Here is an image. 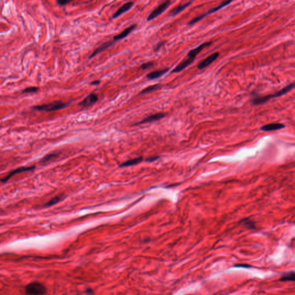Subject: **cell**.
<instances>
[{
  "label": "cell",
  "mask_w": 295,
  "mask_h": 295,
  "mask_svg": "<svg viewBox=\"0 0 295 295\" xmlns=\"http://www.w3.org/2000/svg\"><path fill=\"white\" fill-rule=\"evenodd\" d=\"M136 26H137L136 24H133V25L131 26L130 27H129L128 28H126V29H125L124 31H123L121 34L114 36V38H113V41L115 42V41H117V40H118L122 39L126 37L131 32L134 30V28L136 27Z\"/></svg>",
  "instance_id": "cell-14"
},
{
  "label": "cell",
  "mask_w": 295,
  "mask_h": 295,
  "mask_svg": "<svg viewBox=\"0 0 295 295\" xmlns=\"http://www.w3.org/2000/svg\"><path fill=\"white\" fill-rule=\"evenodd\" d=\"M153 63L152 62H146V63H145V64H143L141 66V69H143V70H145V69H148V68H150L151 67L153 66Z\"/></svg>",
  "instance_id": "cell-25"
},
{
  "label": "cell",
  "mask_w": 295,
  "mask_h": 295,
  "mask_svg": "<svg viewBox=\"0 0 295 295\" xmlns=\"http://www.w3.org/2000/svg\"><path fill=\"white\" fill-rule=\"evenodd\" d=\"M57 156L58 154H57V153H51V154L47 155L45 157L42 159L40 162L42 163H45L46 162L50 161V160H51L52 159L56 158L57 157Z\"/></svg>",
  "instance_id": "cell-23"
},
{
  "label": "cell",
  "mask_w": 295,
  "mask_h": 295,
  "mask_svg": "<svg viewBox=\"0 0 295 295\" xmlns=\"http://www.w3.org/2000/svg\"><path fill=\"white\" fill-rule=\"evenodd\" d=\"M27 295H44L46 292V288L43 284L35 281L28 284L25 288Z\"/></svg>",
  "instance_id": "cell-3"
},
{
  "label": "cell",
  "mask_w": 295,
  "mask_h": 295,
  "mask_svg": "<svg viewBox=\"0 0 295 295\" xmlns=\"http://www.w3.org/2000/svg\"><path fill=\"white\" fill-rule=\"evenodd\" d=\"M98 100V95L95 93H92L88 96H87L80 103H79V106L81 107H88L93 105Z\"/></svg>",
  "instance_id": "cell-7"
},
{
  "label": "cell",
  "mask_w": 295,
  "mask_h": 295,
  "mask_svg": "<svg viewBox=\"0 0 295 295\" xmlns=\"http://www.w3.org/2000/svg\"><path fill=\"white\" fill-rule=\"evenodd\" d=\"M62 195H60V196H56L54 197L53 199H51L48 202L45 203L43 206L44 207H49L54 205L55 204H57V203H58L59 202H60L62 199Z\"/></svg>",
  "instance_id": "cell-20"
},
{
  "label": "cell",
  "mask_w": 295,
  "mask_h": 295,
  "mask_svg": "<svg viewBox=\"0 0 295 295\" xmlns=\"http://www.w3.org/2000/svg\"><path fill=\"white\" fill-rule=\"evenodd\" d=\"M241 222L243 223V224L245 226H246L247 228H248L249 229H255V224L254 222H253L252 220H250L249 219H245L244 220H243L241 221Z\"/></svg>",
  "instance_id": "cell-22"
},
{
  "label": "cell",
  "mask_w": 295,
  "mask_h": 295,
  "mask_svg": "<svg viewBox=\"0 0 295 295\" xmlns=\"http://www.w3.org/2000/svg\"><path fill=\"white\" fill-rule=\"evenodd\" d=\"M100 83V81L95 80L91 82V83H90V84L92 85H97L99 84Z\"/></svg>",
  "instance_id": "cell-30"
},
{
  "label": "cell",
  "mask_w": 295,
  "mask_h": 295,
  "mask_svg": "<svg viewBox=\"0 0 295 295\" xmlns=\"http://www.w3.org/2000/svg\"><path fill=\"white\" fill-rule=\"evenodd\" d=\"M169 70V69L166 68V69H162V70H156L153 71L152 72H150L149 73L146 77L150 80H153V79H156L157 78L161 77L165 73H167Z\"/></svg>",
  "instance_id": "cell-15"
},
{
  "label": "cell",
  "mask_w": 295,
  "mask_h": 295,
  "mask_svg": "<svg viewBox=\"0 0 295 295\" xmlns=\"http://www.w3.org/2000/svg\"><path fill=\"white\" fill-rule=\"evenodd\" d=\"M165 114L164 113H163V112H159V113H156L155 114H153V115H150V116H148L147 117L145 118L142 120L141 121L139 122L136 123V125H138V124H142V123H149V122H154V121H159L160 119H162L164 117H165Z\"/></svg>",
  "instance_id": "cell-11"
},
{
  "label": "cell",
  "mask_w": 295,
  "mask_h": 295,
  "mask_svg": "<svg viewBox=\"0 0 295 295\" xmlns=\"http://www.w3.org/2000/svg\"><path fill=\"white\" fill-rule=\"evenodd\" d=\"M114 41H108L107 42L104 43L103 44H102L101 46H99L98 48H97L95 50V51H93V53L90 55L89 58H92L93 57H95L97 54L100 53V52L103 51L104 50H106L108 47H110L114 43Z\"/></svg>",
  "instance_id": "cell-16"
},
{
  "label": "cell",
  "mask_w": 295,
  "mask_h": 295,
  "mask_svg": "<svg viewBox=\"0 0 295 295\" xmlns=\"http://www.w3.org/2000/svg\"><path fill=\"white\" fill-rule=\"evenodd\" d=\"M212 44V42H209L207 43H203L202 45H199L198 47H197V48H195L194 49H193V50H191L188 54V58H191L192 59H195L196 56L199 54V53L203 50V49L206 47H207V46H209L210 45H211Z\"/></svg>",
  "instance_id": "cell-10"
},
{
  "label": "cell",
  "mask_w": 295,
  "mask_h": 295,
  "mask_svg": "<svg viewBox=\"0 0 295 295\" xmlns=\"http://www.w3.org/2000/svg\"><path fill=\"white\" fill-rule=\"evenodd\" d=\"M85 292H86V293L88 295H93V289H91V288H87L86 290H85Z\"/></svg>",
  "instance_id": "cell-28"
},
{
  "label": "cell",
  "mask_w": 295,
  "mask_h": 295,
  "mask_svg": "<svg viewBox=\"0 0 295 295\" xmlns=\"http://www.w3.org/2000/svg\"><path fill=\"white\" fill-rule=\"evenodd\" d=\"M158 158H159L158 156L149 157L146 159V161H148V162H152V161H155V160H156Z\"/></svg>",
  "instance_id": "cell-29"
},
{
  "label": "cell",
  "mask_w": 295,
  "mask_h": 295,
  "mask_svg": "<svg viewBox=\"0 0 295 295\" xmlns=\"http://www.w3.org/2000/svg\"><path fill=\"white\" fill-rule=\"evenodd\" d=\"M133 2H128L126 4L123 5L122 6L119 8L117 11L115 12V13L112 16V18L115 19L119 17V16L121 15L123 13L129 11L133 6Z\"/></svg>",
  "instance_id": "cell-13"
},
{
  "label": "cell",
  "mask_w": 295,
  "mask_h": 295,
  "mask_svg": "<svg viewBox=\"0 0 295 295\" xmlns=\"http://www.w3.org/2000/svg\"><path fill=\"white\" fill-rule=\"evenodd\" d=\"M285 127V125L281 123H272L265 125L261 127V131H278L283 129Z\"/></svg>",
  "instance_id": "cell-9"
},
{
  "label": "cell",
  "mask_w": 295,
  "mask_h": 295,
  "mask_svg": "<svg viewBox=\"0 0 295 295\" xmlns=\"http://www.w3.org/2000/svg\"><path fill=\"white\" fill-rule=\"evenodd\" d=\"M232 2V1H226L222 2V3L221 4H220L219 6H217V7H215V8L211 9H210L209 11L207 12L206 13H204V14H202V15L199 16H198V17H196L194 19H193L191 20L189 23H188V25H192V24H195V23H197V21H198L199 20L202 19L203 17H205L206 16L212 14V13H215L216 12L218 11L220 9L226 7V5H229V4H230V3H231Z\"/></svg>",
  "instance_id": "cell-4"
},
{
  "label": "cell",
  "mask_w": 295,
  "mask_h": 295,
  "mask_svg": "<svg viewBox=\"0 0 295 295\" xmlns=\"http://www.w3.org/2000/svg\"><path fill=\"white\" fill-rule=\"evenodd\" d=\"M280 281H295V272H289L285 273L283 276H281L280 279Z\"/></svg>",
  "instance_id": "cell-18"
},
{
  "label": "cell",
  "mask_w": 295,
  "mask_h": 295,
  "mask_svg": "<svg viewBox=\"0 0 295 295\" xmlns=\"http://www.w3.org/2000/svg\"><path fill=\"white\" fill-rule=\"evenodd\" d=\"M219 57V53H215L212 54L210 56L207 58L205 59H204L203 61L199 63L198 65V69L202 70L204 69L205 68H207L209 65H211L212 62L215 61V60Z\"/></svg>",
  "instance_id": "cell-8"
},
{
  "label": "cell",
  "mask_w": 295,
  "mask_h": 295,
  "mask_svg": "<svg viewBox=\"0 0 295 295\" xmlns=\"http://www.w3.org/2000/svg\"><path fill=\"white\" fill-rule=\"evenodd\" d=\"M39 90V87H28V88L24 89L22 92L23 93H35V92H38Z\"/></svg>",
  "instance_id": "cell-24"
},
{
  "label": "cell",
  "mask_w": 295,
  "mask_h": 295,
  "mask_svg": "<svg viewBox=\"0 0 295 295\" xmlns=\"http://www.w3.org/2000/svg\"><path fill=\"white\" fill-rule=\"evenodd\" d=\"M160 85L159 84L153 85L148 87L147 88H145L144 89L142 90V91L141 92V95L146 94V93H148L150 92L155 91L156 90L159 89L160 88Z\"/></svg>",
  "instance_id": "cell-21"
},
{
  "label": "cell",
  "mask_w": 295,
  "mask_h": 295,
  "mask_svg": "<svg viewBox=\"0 0 295 295\" xmlns=\"http://www.w3.org/2000/svg\"><path fill=\"white\" fill-rule=\"evenodd\" d=\"M192 4V2H188V3H186V4H183V5H179L177 7H176L175 8H174L173 10H172L170 12V16H175L176 15H178L179 13H180L182 11H183L184 9L186 8H187L188 7L190 4Z\"/></svg>",
  "instance_id": "cell-19"
},
{
  "label": "cell",
  "mask_w": 295,
  "mask_h": 295,
  "mask_svg": "<svg viewBox=\"0 0 295 295\" xmlns=\"http://www.w3.org/2000/svg\"><path fill=\"white\" fill-rule=\"evenodd\" d=\"M294 88H295V82L288 85L283 89L278 91L274 93L264 95V96H255L254 98H253V99L251 100V102L254 105L262 104L268 102L269 100L270 99L277 98L280 96L284 95L285 94L287 93L288 92L291 91L292 89H293Z\"/></svg>",
  "instance_id": "cell-1"
},
{
  "label": "cell",
  "mask_w": 295,
  "mask_h": 295,
  "mask_svg": "<svg viewBox=\"0 0 295 295\" xmlns=\"http://www.w3.org/2000/svg\"></svg>",
  "instance_id": "cell-31"
},
{
  "label": "cell",
  "mask_w": 295,
  "mask_h": 295,
  "mask_svg": "<svg viewBox=\"0 0 295 295\" xmlns=\"http://www.w3.org/2000/svg\"><path fill=\"white\" fill-rule=\"evenodd\" d=\"M70 2V1H66V0H59L57 1V3L61 6H64L65 5L67 4Z\"/></svg>",
  "instance_id": "cell-27"
},
{
  "label": "cell",
  "mask_w": 295,
  "mask_h": 295,
  "mask_svg": "<svg viewBox=\"0 0 295 295\" xmlns=\"http://www.w3.org/2000/svg\"><path fill=\"white\" fill-rule=\"evenodd\" d=\"M165 42H161L158 43L157 45L155 46L154 48V51H158L159 50L161 49L163 46L164 45Z\"/></svg>",
  "instance_id": "cell-26"
},
{
  "label": "cell",
  "mask_w": 295,
  "mask_h": 295,
  "mask_svg": "<svg viewBox=\"0 0 295 295\" xmlns=\"http://www.w3.org/2000/svg\"><path fill=\"white\" fill-rule=\"evenodd\" d=\"M69 105V103H63L62 101H54L50 103L34 106L32 107V108L36 110H39V111H56V110H62L63 108L68 107Z\"/></svg>",
  "instance_id": "cell-2"
},
{
  "label": "cell",
  "mask_w": 295,
  "mask_h": 295,
  "mask_svg": "<svg viewBox=\"0 0 295 295\" xmlns=\"http://www.w3.org/2000/svg\"><path fill=\"white\" fill-rule=\"evenodd\" d=\"M143 159L142 157H137L133 159H131L127 161L123 162L121 164L119 165L120 167H129V166H132L134 165H136L141 163Z\"/></svg>",
  "instance_id": "cell-17"
},
{
  "label": "cell",
  "mask_w": 295,
  "mask_h": 295,
  "mask_svg": "<svg viewBox=\"0 0 295 295\" xmlns=\"http://www.w3.org/2000/svg\"><path fill=\"white\" fill-rule=\"evenodd\" d=\"M171 4V1H167L159 5L157 8H155L153 11L150 13V15L147 18L148 21H150L154 19L158 16L161 15L163 12H164L167 8H169Z\"/></svg>",
  "instance_id": "cell-5"
},
{
  "label": "cell",
  "mask_w": 295,
  "mask_h": 295,
  "mask_svg": "<svg viewBox=\"0 0 295 295\" xmlns=\"http://www.w3.org/2000/svg\"><path fill=\"white\" fill-rule=\"evenodd\" d=\"M193 61H194V59H192L189 58H187L186 59H184V61L181 62L178 65L175 67L173 71L171 72V73L180 72L182 70H183V69H185L186 68H187L188 66L190 65Z\"/></svg>",
  "instance_id": "cell-12"
},
{
  "label": "cell",
  "mask_w": 295,
  "mask_h": 295,
  "mask_svg": "<svg viewBox=\"0 0 295 295\" xmlns=\"http://www.w3.org/2000/svg\"><path fill=\"white\" fill-rule=\"evenodd\" d=\"M35 169V165L30 166V167H19V168H17V169H15L12 171L10 173H9V174H8L7 176L4 177V178L1 179V183H6L10 178H11L12 176L15 175L17 174L23 173V172H26V171H32V170H34Z\"/></svg>",
  "instance_id": "cell-6"
}]
</instances>
